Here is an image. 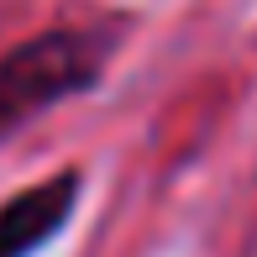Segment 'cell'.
<instances>
[{
  "instance_id": "obj_2",
  "label": "cell",
  "mask_w": 257,
  "mask_h": 257,
  "mask_svg": "<svg viewBox=\"0 0 257 257\" xmlns=\"http://www.w3.org/2000/svg\"><path fill=\"white\" fill-rule=\"evenodd\" d=\"M79 200H84V173L74 163L6 194L0 200V257H37L48 241L68 231Z\"/></svg>"
},
{
  "instance_id": "obj_1",
  "label": "cell",
  "mask_w": 257,
  "mask_h": 257,
  "mask_svg": "<svg viewBox=\"0 0 257 257\" xmlns=\"http://www.w3.org/2000/svg\"><path fill=\"white\" fill-rule=\"evenodd\" d=\"M115 48H121V27H100V21L42 27L11 42L0 53V142L32 126L37 115L89 95L105 79Z\"/></svg>"
}]
</instances>
